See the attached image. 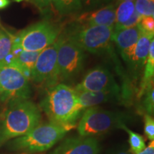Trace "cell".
<instances>
[{
	"mask_svg": "<svg viewBox=\"0 0 154 154\" xmlns=\"http://www.w3.org/2000/svg\"><path fill=\"white\" fill-rule=\"evenodd\" d=\"M41 108L50 122L76 126L83 109L74 88L64 84H57L48 88L41 102Z\"/></svg>",
	"mask_w": 154,
	"mask_h": 154,
	"instance_id": "6da1fadb",
	"label": "cell"
},
{
	"mask_svg": "<svg viewBox=\"0 0 154 154\" xmlns=\"http://www.w3.org/2000/svg\"><path fill=\"white\" fill-rule=\"evenodd\" d=\"M41 111L30 100L9 102L0 116V146L26 134L40 124Z\"/></svg>",
	"mask_w": 154,
	"mask_h": 154,
	"instance_id": "7a4b0ae2",
	"label": "cell"
},
{
	"mask_svg": "<svg viewBox=\"0 0 154 154\" xmlns=\"http://www.w3.org/2000/svg\"><path fill=\"white\" fill-rule=\"evenodd\" d=\"M75 127L50 121L39 124L26 134L8 142L7 148L23 154L42 153L52 148Z\"/></svg>",
	"mask_w": 154,
	"mask_h": 154,
	"instance_id": "3957f363",
	"label": "cell"
},
{
	"mask_svg": "<svg viewBox=\"0 0 154 154\" xmlns=\"http://www.w3.org/2000/svg\"><path fill=\"white\" fill-rule=\"evenodd\" d=\"M128 117L122 113L102 109L97 106L86 109L77 126L79 134L82 137H93L121 128L125 125Z\"/></svg>",
	"mask_w": 154,
	"mask_h": 154,
	"instance_id": "277c9868",
	"label": "cell"
},
{
	"mask_svg": "<svg viewBox=\"0 0 154 154\" xmlns=\"http://www.w3.org/2000/svg\"><path fill=\"white\" fill-rule=\"evenodd\" d=\"M59 29L52 23H36L14 36L13 44L27 51H42L57 41Z\"/></svg>",
	"mask_w": 154,
	"mask_h": 154,
	"instance_id": "5b68a950",
	"label": "cell"
},
{
	"mask_svg": "<svg viewBox=\"0 0 154 154\" xmlns=\"http://www.w3.org/2000/svg\"><path fill=\"white\" fill-rule=\"evenodd\" d=\"M0 99L5 103L29 99V78L14 65H0Z\"/></svg>",
	"mask_w": 154,
	"mask_h": 154,
	"instance_id": "8992f818",
	"label": "cell"
},
{
	"mask_svg": "<svg viewBox=\"0 0 154 154\" xmlns=\"http://www.w3.org/2000/svg\"><path fill=\"white\" fill-rule=\"evenodd\" d=\"M59 38L57 52V72L59 80L70 79L76 76L84 67V51L70 35Z\"/></svg>",
	"mask_w": 154,
	"mask_h": 154,
	"instance_id": "52a82bcc",
	"label": "cell"
},
{
	"mask_svg": "<svg viewBox=\"0 0 154 154\" xmlns=\"http://www.w3.org/2000/svg\"><path fill=\"white\" fill-rule=\"evenodd\" d=\"M114 26H86L69 34L84 51L104 52L110 47Z\"/></svg>",
	"mask_w": 154,
	"mask_h": 154,
	"instance_id": "ba28073f",
	"label": "cell"
},
{
	"mask_svg": "<svg viewBox=\"0 0 154 154\" xmlns=\"http://www.w3.org/2000/svg\"><path fill=\"white\" fill-rule=\"evenodd\" d=\"M60 40L41 51L34 65L30 79L34 83L51 87L59 82L57 72V52Z\"/></svg>",
	"mask_w": 154,
	"mask_h": 154,
	"instance_id": "9c48e42d",
	"label": "cell"
},
{
	"mask_svg": "<svg viewBox=\"0 0 154 154\" xmlns=\"http://www.w3.org/2000/svg\"><path fill=\"white\" fill-rule=\"evenodd\" d=\"M74 89L77 92L113 91L119 94L121 92L112 74L103 66H97L88 71Z\"/></svg>",
	"mask_w": 154,
	"mask_h": 154,
	"instance_id": "30bf717a",
	"label": "cell"
},
{
	"mask_svg": "<svg viewBox=\"0 0 154 154\" xmlns=\"http://www.w3.org/2000/svg\"><path fill=\"white\" fill-rule=\"evenodd\" d=\"M99 144L94 137H72L65 139L51 154H98Z\"/></svg>",
	"mask_w": 154,
	"mask_h": 154,
	"instance_id": "8fae6325",
	"label": "cell"
},
{
	"mask_svg": "<svg viewBox=\"0 0 154 154\" xmlns=\"http://www.w3.org/2000/svg\"><path fill=\"white\" fill-rule=\"evenodd\" d=\"M141 33L139 24L131 28L113 30L112 40L120 51L121 57L127 63H131L136 43Z\"/></svg>",
	"mask_w": 154,
	"mask_h": 154,
	"instance_id": "7c38bea8",
	"label": "cell"
},
{
	"mask_svg": "<svg viewBox=\"0 0 154 154\" xmlns=\"http://www.w3.org/2000/svg\"><path fill=\"white\" fill-rule=\"evenodd\" d=\"M116 9L113 5H107L97 10L84 13L79 17L78 22L86 26H114Z\"/></svg>",
	"mask_w": 154,
	"mask_h": 154,
	"instance_id": "4fadbf2b",
	"label": "cell"
},
{
	"mask_svg": "<svg viewBox=\"0 0 154 154\" xmlns=\"http://www.w3.org/2000/svg\"><path fill=\"white\" fill-rule=\"evenodd\" d=\"M77 95L83 110H86L101 103L119 99L121 94L113 91H82L77 92Z\"/></svg>",
	"mask_w": 154,
	"mask_h": 154,
	"instance_id": "5bb4252c",
	"label": "cell"
},
{
	"mask_svg": "<svg viewBox=\"0 0 154 154\" xmlns=\"http://www.w3.org/2000/svg\"><path fill=\"white\" fill-rule=\"evenodd\" d=\"M153 37V34L146 33L142 31V33L136 43L134 56L130 63L134 69H139L145 66L151 40Z\"/></svg>",
	"mask_w": 154,
	"mask_h": 154,
	"instance_id": "9a60e30c",
	"label": "cell"
},
{
	"mask_svg": "<svg viewBox=\"0 0 154 154\" xmlns=\"http://www.w3.org/2000/svg\"><path fill=\"white\" fill-rule=\"evenodd\" d=\"M154 76V37L151 40L149 54L145 63L143 76L140 82L138 96H142L148 89L151 88V82Z\"/></svg>",
	"mask_w": 154,
	"mask_h": 154,
	"instance_id": "2e32d148",
	"label": "cell"
},
{
	"mask_svg": "<svg viewBox=\"0 0 154 154\" xmlns=\"http://www.w3.org/2000/svg\"><path fill=\"white\" fill-rule=\"evenodd\" d=\"M135 12L134 2H123L119 4V7L116 9L114 29L129 20Z\"/></svg>",
	"mask_w": 154,
	"mask_h": 154,
	"instance_id": "e0dca14e",
	"label": "cell"
},
{
	"mask_svg": "<svg viewBox=\"0 0 154 154\" xmlns=\"http://www.w3.org/2000/svg\"><path fill=\"white\" fill-rule=\"evenodd\" d=\"M54 6L61 15L75 14L83 8L82 0H55Z\"/></svg>",
	"mask_w": 154,
	"mask_h": 154,
	"instance_id": "ac0fdd59",
	"label": "cell"
},
{
	"mask_svg": "<svg viewBox=\"0 0 154 154\" xmlns=\"http://www.w3.org/2000/svg\"><path fill=\"white\" fill-rule=\"evenodd\" d=\"M14 36L7 32L0 31V64L7 59L12 49Z\"/></svg>",
	"mask_w": 154,
	"mask_h": 154,
	"instance_id": "d6986e66",
	"label": "cell"
},
{
	"mask_svg": "<svg viewBox=\"0 0 154 154\" xmlns=\"http://www.w3.org/2000/svg\"><path fill=\"white\" fill-rule=\"evenodd\" d=\"M121 128L124 129L126 133H128V137H129L128 141L130 144L131 151L133 154H137L145 149V140L141 135L130 130L128 127H126V125H124L121 127Z\"/></svg>",
	"mask_w": 154,
	"mask_h": 154,
	"instance_id": "ffe728a7",
	"label": "cell"
},
{
	"mask_svg": "<svg viewBox=\"0 0 154 154\" xmlns=\"http://www.w3.org/2000/svg\"><path fill=\"white\" fill-rule=\"evenodd\" d=\"M135 9L141 17H152L154 13V0H135Z\"/></svg>",
	"mask_w": 154,
	"mask_h": 154,
	"instance_id": "44dd1931",
	"label": "cell"
},
{
	"mask_svg": "<svg viewBox=\"0 0 154 154\" xmlns=\"http://www.w3.org/2000/svg\"><path fill=\"white\" fill-rule=\"evenodd\" d=\"M144 96V109L148 115L154 117V86L148 89Z\"/></svg>",
	"mask_w": 154,
	"mask_h": 154,
	"instance_id": "7402d4cb",
	"label": "cell"
},
{
	"mask_svg": "<svg viewBox=\"0 0 154 154\" xmlns=\"http://www.w3.org/2000/svg\"><path fill=\"white\" fill-rule=\"evenodd\" d=\"M144 133L149 140H154V117L148 114L144 116Z\"/></svg>",
	"mask_w": 154,
	"mask_h": 154,
	"instance_id": "603a6c76",
	"label": "cell"
},
{
	"mask_svg": "<svg viewBox=\"0 0 154 154\" xmlns=\"http://www.w3.org/2000/svg\"><path fill=\"white\" fill-rule=\"evenodd\" d=\"M143 32L154 35V19L152 17H143L139 23Z\"/></svg>",
	"mask_w": 154,
	"mask_h": 154,
	"instance_id": "cb8c5ba5",
	"label": "cell"
},
{
	"mask_svg": "<svg viewBox=\"0 0 154 154\" xmlns=\"http://www.w3.org/2000/svg\"><path fill=\"white\" fill-rule=\"evenodd\" d=\"M142 17L140 14H138L137 12H135L134 15L131 17V19L128 21H127L126 23H124V24H122L121 26H119V28L116 29L114 31L116 30H120V29H128V28H131L134 27V26H137L139 24V23L141 20Z\"/></svg>",
	"mask_w": 154,
	"mask_h": 154,
	"instance_id": "d4e9b609",
	"label": "cell"
},
{
	"mask_svg": "<svg viewBox=\"0 0 154 154\" xmlns=\"http://www.w3.org/2000/svg\"><path fill=\"white\" fill-rule=\"evenodd\" d=\"M40 9H44L54 4L55 0H27Z\"/></svg>",
	"mask_w": 154,
	"mask_h": 154,
	"instance_id": "484cf974",
	"label": "cell"
},
{
	"mask_svg": "<svg viewBox=\"0 0 154 154\" xmlns=\"http://www.w3.org/2000/svg\"><path fill=\"white\" fill-rule=\"evenodd\" d=\"M103 4L102 0H82V5L85 9H93Z\"/></svg>",
	"mask_w": 154,
	"mask_h": 154,
	"instance_id": "4316f807",
	"label": "cell"
},
{
	"mask_svg": "<svg viewBox=\"0 0 154 154\" xmlns=\"http://www.w3.org/2000/svg\"><path fill=\"white\" fill-rule=\"evenodd\" d=\"M137 154H154V140H152L143 151Z\"/></svg>",
	"mask_w": 154,
	"mask_h": 154,
	"instance_id": "83f0119b",
	"label": "cell"
},
{
	"mask_svg": "<svg viewBox=\"0 0 154 154\" xmlns=\"http://www.w3.org/2000/svg\"><path fill=\"white\" fill-rule=\"evenodd\" d=\"M10 5V0H0V9L7 8Z\"/></svg>",
	"mask_w": 154,
	"mask_h": 154,
	"instance_id": "f1b7e54d",
	"label": "cell"
},
{
	"mask_svg": "<svg viewBox=\"0 0 154 154\" xmlns=\"http://www.w3.org/2000/svg\"><path fill=\"white\" fill-rule=\"evenodd\" d=\"M119 2H134L135 0H118Z\"/></svg>",
	"mask_w": 154,
	"mask_h": 154,
	"instance_id": "f546056e",
	"label": "cell"
},
{
	"mask_svg": "<svg viewBox=\"0 0 154 154\" xmlns=\"http://www.w3.org/2000/svg\"><path fill=\"white\" fill-rule=\"evenodd\" d=\"M113 0H102V2H103V3H109L111 2H112Z\"/></svg>",
	"mask_w": 154,
	"mask_h": 154,
	"instance_id": "4dcf8cb0",
	"label": "cell"
},
{
	"mask_svg": "<svg viewBox=\"0 0 154 154\" xmlns=\"http://www.w3.org/2000/svg\"><path fill=\"white\" fill-rule=\"evenodd\" d=\"M117 154H131L130 153H128V152H125V151H122V152H119V153Z\"/></svg>",
	"mask_w": 154,
	"mask_h": 154,
	"instance_id": "1f68e13d",
	"label": "cell"
},
{
	"mask_svg": "<svg viewBox=\"0 0 154 154\" xmlns=\"http://www.w3.org/2000/svg\"><path fill=\"white\" fill-rule=\"evenodd\" d=\"M154 86V76L153 78V80H152V82H151V87H153Z\"/></svg>",
	"mask_w": 154,
	"mask_h": 154,
	"instance_id": "d6a6232c",
	"label": "cell"
},
{
	"mask_svg": "<svg viewBox=\"0 0 154 154\" xmlns=\"http://www.w3.org/2000/svg\"><path fill=\"white\" fill-rule=\"evenodd\" d=\"M152 17H153V18L154 19V13H153V15H152Z\"/></svg>",
	"mask_w": 154,
	"mask_h": 154,
	"instance_id": "836d02e7",
	"label": "cell"
},
{
	"mask_svg": "<svg viewBox=\"0 0 154 154\" xmlns=\"http://www.w3.org/2000/svg\"><path fill=\"white\" fill-rule=\"evenodd\" d=\"M0 96H1V91H0Z\"/></svg>",
	"mask_w": 154,
	"mask_h": 154,
	"instance_id": "e575fe53",
	"label": "cell"
},
{
	"mask_svg": "<svg viewBox=\"0 0 154 154\" xmlns=\"http://www.w3.org/2000/svg\"><path fill=\"white\" fill-rule=\"evenodd\" d=\"M20 154H23V153H20Z\"/></svg>",
	"mask_w": 154,
	"mask_h": 154,
	"instance_id": "d590c367",
	"label": "cell"
}]
</instances>
